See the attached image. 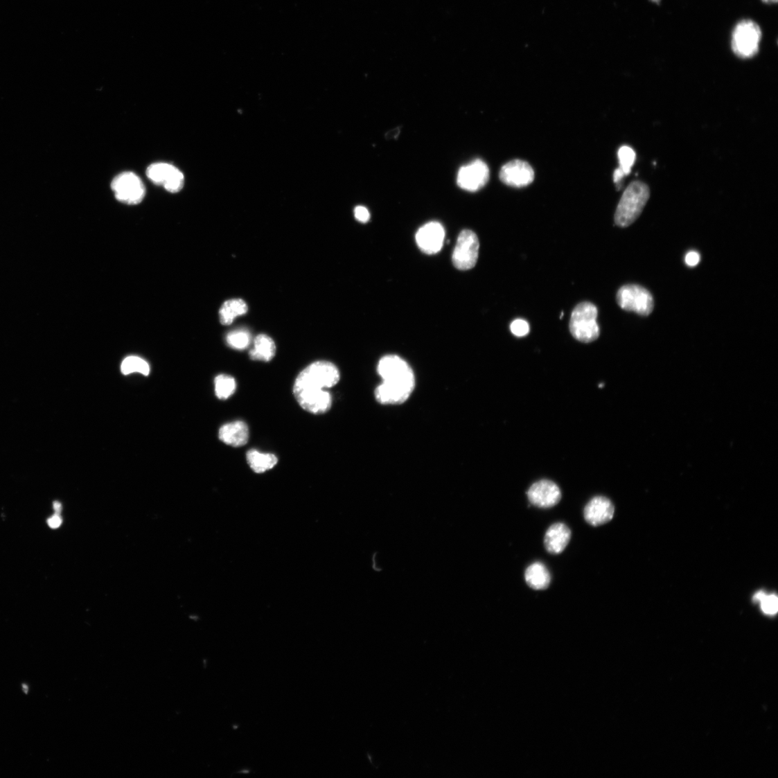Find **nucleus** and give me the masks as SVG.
<instances>
[{
    "label": "nucleus",
    "mask_w": 778,
    "mask_h": 778,
    "mask_svg": "<svg viewBox=\"0 0 778 778\" xmlns=\"http://www.w3.org/2000/svg\"><path fill=\"white\" fill-rule=\"evenodd\" d=\"M479 241L477 234L470 230L462 231L457 240L452 261L460 270L473 268L479 258Z\"/></svg>",
    "instance_id": "nucleus-7"
},
{
    "label": "nucleus",
    "mask_w": 778,
    "mask_h": 778,
    "mask_svg": "<svg viewBox=\"0 0 778 778\" xmlns=\"http://www.w3.org/2000/svg\"><path fill=\"white\" fill-rule=\"evenodd\" d=\"M53 506L54 511H56V513L60 514L62 509L61 503L59 502H54Z\"/></svg>",
    "instance_id": "nucleus-33"
},
{
    "label": "nucleus",
    "mask_w": 778,
    "mask_h": 778,
    "mask_svg": "<svg viewBox=\"0 0 778 778\" xmlns=\"http://www.w3.org/2000/svg\"><path fill=\"white\" fill-rule=\"evenodd\" d=\"M121 369L124 375L139 373L144 375H148L150 372V367L148 362L138 356L125 357L122 362Z\"/></svg>",
    "instance_id": "nucleus-23"
},
{
    "label": "nucleus",
    "mask_w": 778,
    "mask_h": 778,
    "mask_svg": "<svg viewBox=\"0 0 778 778\" xmlns=\"http://www.w3.org/2000/svg\"><path fill=\"white\" fill-rule=\"evenodd\" d=\"M247 461L253 472L263 474L272 469L278 463V458L272 454H263L252 449L247 452Z\"/></svg>",
    "instance_id": "nucleus-20"
},
{
    "label": "nucleus",
    "mask_w": 778,
    "mask_h": 778,
    "mask_svg": "<svg viewBox=\"0 0 778 778\" xmlns=\"http://www.w3.org/2000/svg\"><path fill=\"white\" fill-rule=\"evenodd\" d=\"M228 346L234 350L244 351L251 343L249 332L245 329H238L230 332L226 337Z\"/></svg>",
    "instance_id": "nucleus-24"
},
{
    "label": "nucleus",
    "mask_w": 778,
    "mask_h": 778,
    "mask_svg": "<svg viewBox=\"0 0 778 778\" xmlns=\"http://www.w3.org/2000/svg\"><path fill=\"white\" fill-rule=\"evenodd\" d=\"M445 235V229L441 224L431 222L422 227L416 233V242L426 254H436L443 246Z\"/></svg>",
    "instance_id": "nucleus-13"
},
{
    "label": "nucleus",
    "mask_w": 778,
    "mask_h": 778,
    "mask_svg": "<svg viewBox=\"0 0 778 778\" xmlns=\"http://www.w3.org/2000/svg\"><path fill=\"white\" fill-rule=\"evenodd\" d=\"M762 1L766 3L771 4L776 3L777 2V0H762Z\"/></svg>",
    "instance_id": "nucleus-34"
},
{
    "label": "nucleus",
    "mask_w": 778,
    "mask_h": 778,
    "mask_svg": "<svg viewBox=\"0 0 778 778\" xmlns=\"http://www.w3.org/2000/svg\"><path fill=\"white\" fill-rule=\"evenodd\" d=\"M490 179V169L479 159L462 166L457 175V184L463 190L476 192L484 188Z\"/></svg>",
    "instance_id": "nucleus-10"
},
{
    "label": "nucleus",
    "mask_w": 778,
    "mask_h": 778,
    "mask_svg": "<svg viewBox=\"0 0 778 778\" xmlns=\"http://www.w3.org/2000/svg\"><path fill=\"white\" fill-rule=\"evenodd\" d=\"M415 384L382 382L375 389L376 400L383 405H399L411 396Z\"/></svg>",
    "instance_id": "nucleus-15"
},
{
    "label": "nucleus",
    "mask_w": 778,
    "mask_h": 778,
    "mask_svg": "<svg viewBox=\"0 0 778 778\" xmlns=\"http://www.w3.org/2000/svg\"><path fill=\"white\" fill-rule=\"evenodd\" d=\"M531 504L540 509H549L557 505L562 499V492L558 486L548 479L534 483L527 492Z\"/></svg>",
    "instance_id": "nucleus-11"
},
{
    "label": "nucleus",
    "mask_w": 778,
    "mask_h": 778,
    "mask_svg": "<svg viewBox=\"0 0 778 778\" xmlns=\"http://www.w3.org/2000/svg\"><path fill=\"white\" fill-rule=\"evenodd\" d=\"M339 379V369L330 362H315L304 369L296 379L294 394L297 403L310 413H327L333 405L328 389L336 386Z\"/></svg>",
    "instance_id": "nucleus-1"
},
{
    "label": "nucleus",
    "mask_w": 778,
    "mask_h": 778,
    "mask_svg": "<svg viewBox=\"0 0 778 778\" xmlns=\"http://www.w3.org/2000/svg\"><path fill=\"white\" fill-rule=\"evenodd\" d=\"M524 580L533 590H544L549 587L551 576L545 564L537 562L531 564L524 572Z\"/></svg>",
    "instance_id": "nucleus-18"
},
{
    "label": "nucleus",
    "mask_w": 778,
    "mask_h": 778,
    "mask_svg": "<svg viewBox=\"0 0 778 778\" xmlns=\"http://www.w3.org/2000/svg\"><path fill=\"white\" fill-rule=\"evenodd\" d=\"M653 1L657 2L659 1V0H653Z\"/></svg>",
    "instance_id": "nucleus-35"
},
{
    "label": "nucleus",
    "mask_w": 778,
    "mask_h": 778,
    "mask_svg": "<svg viewBox=\"0 0 778 778\" xmlns=\"http://www.w3.org/2000/svg\"><path fill=\"white\" fill-rule=\"evenodd\" d=\"M684 260L687 266L695 267L700 263V256L698 252L691 251L686 255Z\"/></svg>",
    "instance_id": "nucleus-29"
},
{
    "label": "nucleus",
    "mask_w": 778,
    "mask_h": 778,
    "mask_svg": "<svg viewBox=\"0 0 778 778\" xmlns=\"http://www.w3.org/2000/svg\"><path fill=\"white\" fill-rule=\"evenodd\" d=\"M619 159V168L622 170L626 175L630 173V170L636 160V153L635 150L628 146L621 148L618 152Z\"/></svg>",
    "instance_id": "nucleus-25"
},
{
    "label": "nucleus",
    "mask_w": 778,
    "mask_h": 778,
    "mask_svg": "<svg viewBox=\"0 0 778 778\" xmlns=\"http://www.w3.org/2000/svg\"><path fill=\"white\" fill-rule=\"evenodd\" d=\"M248 306L242 299H231L225 301L220 310V321L224 325H230L235 319L246 315Z\"/></svg>",
    "instance_id": "nucleus-21"
},
{
    "label": "nucleus",
    "mask_w": 778,
    "mask_h": 778,
    "mask_svg": "<svg viewBox=\"0 0 778 778\" xmlns=\"http://www.w3.org/2000/svg\"><path fill=\"white\" fill-rule=\"evenodd\" d=\"M649 197L650 189L646 184L641 181L632 182L621 198L615 214V223L625 228L635 222L642 214Z\"/></svg>",
    "instance_id": "nucleus-2"
},
{
    "label": "nucleus",
    "mask_w": 778,
    "mask_h": 778,
    "mask_svg": "<svg viewBox=\"0 0 778 778\" xmlns=\"http://www.w3.org/2000/svg\"><path fill=\"white\" fill-rule=\"evenodd\" d=\"M617 302L624 310L642 316L653 313L655 307L653 296L646 288L638 285L621 287L617 294Z\"/></svg>",
    "instance_id": "nucleus-5"
},
{
    "label": "nucleus",
    "mask_w": 778,
    "mask_h": 778,
    "mask_svg": "<svg viewBox=\"0 0 778 778\" xmlns=\"http://www.w3.org/2000/svg\"><path fill=\"white\" fill-rule=\"evenodd\" d=\"M599 311L595 305L590 302L578 304L573 310L569 323V330L577 340L589 343L599 337L600 328L596 322Z\"/></svg>",
    "instance_id": "nucleus-3"
},
{
    "label": "nucleus",
    "mask_w": 778,
    "mask_h": 778,
    "mask_svg": "<svg viewBox=\"0 0 778 778\" xmlns=\"http://www.w3.org/2000/svg\"><path fill=\"white\" fill-rule=\"evenodd\" d=\"M535 174L528 162L515 159L505 164L499 172L503 184L514 188H523L533 183Z\"/></svg>",
    "instance_id": "nucleus-12"
},
{
    "label": "nucleus",
    "mask_w": 778,
    "mask_h": 778,
    "mask_svg": "<svg viewBox=\"0 0 778 778\" xmlns=\"http://www.w3.org/2000/svg\"><path fill=\"white\" fill-rule=\"evenodd\" d=\"M766 595H767V594L766 592H764L763 591H759L754 594L753 600L755 602L761 603L764 599V598Z\"/></svg>",
    "instance_id": "nucleus-32"
},
{
    "label": "nucleus",
    "mask_w": 778,
    "mask_h": 778,
    "mask_svg": "<svg viewBox=\"0 0 778 778\" xmlns=\"http://www.w3.org/2000/svg\"><path fill=\"white\" fill-rule=\"evenodd\" d=\"M147 176L154 184L163 186L173 193L182 190L185 184L183 173L168 163L158 162L151 165L148 168Z\"/></svg>",
    "instance_id": "nucleus-8"
},
{
    "label": "nucleus",
    "mask_w": 778,
    "mask_h": 778,
    "mask_svg": "<svg viewBox=\"0 0 778 778\" xmlns=\"http://www.w3.org/2000/svg\"><path fill=\"white\" fill-rule=\"evenodd\" d=\"M511 330L515 336L522 337L530 333V326L527 321L518 319L511 323Z\"/></svg>",
    "instance_id": "nucleus-26"
},
{
    "label": "nucleus",
    "mask_w": 778,
    "mask_h": 778,
    "mask_svg": "<svg viewBox=\"0 0 778 778\" xmlns=\"http://www.w3.org/2000/svg\"><path fill=\"white\" fill-rule=\"evenodd\" d=\"M276 353V343L267 335H259L254 339V346L249 352L253 360L269 362Z\"/></svg>",
    "instance_id": "nucleus-19"
},
{
    "label": "nucleus",
    "mask_w": 778,
    "mask_h": 778,
    "mask_svg": "<svg viewBox=\"0 0 778 778\" xmlns=\"http://www.w3.org/2000/svg\"><path fill=\"white\" fill-rule=\"evenodd\" d=\"M47 523L51 529H57L61 527L62 518L60 514L56 513L48 519Z\"/></svg>",
    "instance_id": "nucleus-30"
},
{
    "label": "nucleus",
    "mask_w": 778,
    "mask_h": 778,
    "mask_svg": "<svg viewBox=\"0 0 778 778\" xmlns=\"http://www.w3.org/2000/svg\"><path fill=\"white\" fill-rule=\"evenodd\" d=\"M355 219L360 223H367L371 217L369 211L364 206H358L355 209Z\"/></svg>",
    "instance_id": "nucleus-28"
},
{
    "label": "nucleus",
    "mask_w": 778,
    "mask_h": 778,
    "mask_svg": "<svg viewBox=\"0 0 778 778\" xmlns=\"http://www.w3.org/2000/svg\"><path fill=\"white\" fill-rule=\"evenodd\" d=\"M400 134V128H396V129L391 130L389 132H388L387 134H386V138L387 139H396L398 136H399Z\"/></svg>",
    "instance_id": "nucleus-31"
},
{
    "label": "nucleus",
    "mask_w": 778,
    "mask_h": 778,
    "mask_svg": "<svg viewBox=\"0 0 778 778\" xmlns=\"http://www.w3.org/2000/svg\"><path fill=\"white\" fill-rule=\"evenodd\" d=\"M112 188L117 200L128 205L141 203L146 192L141 179L130 172L117 175L113 180Z\"/></svg>",
    "instance_id": "nucleus-6"
},
{
    "label": "nucleus",
    "mask_w": 778,
    "mask_h": 778,
    "mask_svg": "<svg viewBox=\"0 0 778 778\" xmlns=\"http://www.w3.org/2000/svg\"><path fill=\"white\" fill-rule=\"evenodd\" d=\"M762 32L761 28L750 20L739 22L733 31L732 50L740 58H753L759 51Z\"/></svg>",
    "instance_id": "nucleus-4"
},
{
    "label": "nucleus",
    "mask_w": 778,
    "mask_h": 778,
    "mask_svg": "<svg viewBox=\"0 0 778 778\" xmlns=\"http://www.w3.org/2000/svg\"><path fill=\"white\" fill-rule=\"evenodd\" d=\"M572 531L563 522L554 523L547 531L545 546L551 554H562L569 544Z\"/></svg>",
    "instance_id": "nucleus-16"
},
{
    "label": "nucleus",
    "mask_w": 778,
    "mask_h": 778,
    "mask_svg": "<svg viewBox=\"0 0 778 778\" xmlns=\"http://www.w3.org/2000/svg\"><path fill=\"white\" fill-rule=\"evenodd\" d=\"M762 610L770 616L777 613L778 610L777 598L774 594L766 595L761 602Z\"/></svg>",
    "instance_id": "nucleus-27"
},
{
    "label": "nucleus",
    "mask_w": 778,
    "mask_h": 778,
    "mask_svg": "<svg viewBox=\"0 0 778 778\" xmlns=\"http://www.w3.org/2000/svg\"><path fill=\"white\" fill-rule=\"evenodd\" d=\"M215 393L220 400H227L237 389L235 379L227 375H220L215 378Z\"/></svg>",
    "instance_id": "nucleus-22"
},
{
    "label": "nucleus",
    "mask_w": 778,
    "mask_h": 778,
    "mask_svg": "<svg viewBox=\"0 0 778 778\" xmlns=\"http://www.w3.org/2000/svg\"><path fill=\"white\" fill-rule=\"evenodd\" d=\"M377 371L382 382L415 383L412 369L404 359L397 355L383 357L378 362Z\"/></svg>",
    "instance_id": "nucleus-9"
},
{
    "label": "nucleus",
    "mask_w": 778,
    "mask_h": 778,
    "mask_svg": "<svg viewBox=\"0 0 778 778\" xmlns=\"http://www.w3.org/2000/svg\"><path fill=\"white\" fill-rule=\"evenodd\" d=\"M614 515L615 506L612 502L603 496H596L591 499L584 509L585 521L594 527H599L609 522Z\"/></svg>",
    "instance_id": "nucleus-14"
},
{
    "label": "nucleus",
    "mask_w": 778,
    "mask_h": 778,
    "mask_svg": "<svg viewBox=\"0 0 778 778\" xmlns=\"http://www.w3.org/2000/svg\"><path fill=\"white\" fill-rule=\"evenodd\" d=\"M220 439L225 444L239 448L249 441V428L242 421H235L223 425L219 432Z\"/></svg>",
    "instance_id": "nucleus-17"
}]
</instances>
